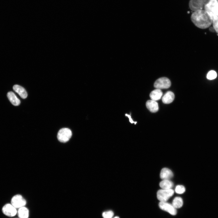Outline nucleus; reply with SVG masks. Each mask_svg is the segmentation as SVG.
Listing matches in <instances>:
<instances>
[{
  "label": "nucleus",
  "mask_w": 218,
  "mask_h": 218,
  "mask_svg": "<svg viewBox=\"0 0 218 218\" xmlns=\"http://www.w3.org/2000/svg\"><path fill=\"white\" fill-rule=\"evenodd\" d=\"M72 135V132L70 129L64 128L59 130L57 137L59 141L61 142L65 143L70 140Z\"/></svg>",
  "instance_id": "nucleus-3"
},
{
  "label": "nucleus",
  "mask_w": 218,
  "mask_h": 218,
  "mask_svg": "<svg viewBox=\"0 0 218 218\" xmlns=\"http://www.w3.org/2000/svg\"><path fill=\"white\" fill-rule=\"evenodd\" d=\"M174 191L172 189H160L157 193V197L160 202H166L173 194Z\"/></svg>",
  "instance_id": "nucleus-4"
},
{
  "label": "nucleus",
  "mask_w": 218,
  "mask_h": 218,
  "mask_svg": "<svg viewBox=\"0 0 218 218\" xmlns=\"http://www.w3.org/2000/svg\"><path fill=\"white\" fill-rule=\"evenodd\" d=\"M114 218H119L118 216H116V217H114Z\"/></svg>",
  "instance_id": "nucleus-26"
},
{
  "label": "nucleus",
  "mask_w": 218,
  "mask_h": 218,
  "mask_svg": "<svg viewBox=\"0 0 218 218\" xmlns=\"http://www.w3.org/2000/svg\"><path fill=\"white\" fill-rule=\"evenodd\" d=\"M203 5H205L208 4L210 0H201Z\"/></svg>",
  "instance_id": "nucleus-23"
},
{
  "label": "nucleus",
  "mask_w": 218,
  "mask_h": 218,
  "mask_svg": "<svg viewBox=\"0 0 218 218\" xmlns=\"http://www.w3.org/2000/svg\"><path fill=\"white\" fill-rule=\"evenodd\" d=\"M114 215L113 212L111 210L104 212L102 216L104 218H112Z\"/></svg>",
  "instance_id": "nucleus-21"
},
{
  "label": "nucleus",
  "mask_w": 218,
  "mask_h": 218,
  "mask_svg": "<svg viewBox=\"0 0 218 218\" xmlns=\"http://www.w3.org/2000/svg\"><path fill=\"white\" fill-rule=\"evenodd\" d=\"M18 216L19 218H28L29 211L26 207L23 206L19 208L18 211Z\"/></svg>",
  "instance_id": "nucleus-17"
},
{
  "label": "nucleus",
  "mask_w": 218,
  "mask_h": 218,
  "mask_svg": "<svg viewBox=\"0 0 218 218\" xmlns=\"http://www.w3.org/2000/svg\"><path fill=\"white\" fill-rule=\"evenodd\" d=\"M216 73L213 70H211L209 72L206 76L207 78L210 80L214 79L216 78Z\"/></svg>",
  "instance_id": "nucleus-19"
},
{
  "label": "nucleus",
  "mask_w": 218,
  "mask_h": 218,
  "mask_svg": "<svg viewBox=\"0 0 218 218\" xmlns=\"http://www.w3.org/2000/svg\"><path fill=\"white\" fill-rule=\"evenodd\" d=\"M204 8L212 21L218 18V3L216 0H210L208 4L204 5Z\"/></svg>",
  "instance_id": "nucleus-2"
},
{
  "label": "nucleus",
  "mask_w": 218,
  "mask_h": 218,
  "mask_svg": "<svg viewBox=\"0 0 218 218\" xmlns=\"http://www.w3.org/2000/svg\"><path fill=\"white\" fill-rule=\"evenodd\" d=\"M125 115H126V116H127L128 117V118H129L130 121L131 123H133L134 122L132 120V118H131V116H130V115H128V114H125Z\"/></svg>",
  "instance_id": "nucleus-24"
},
{
  "label": "nucleus",
  "mask_w": 218,
  "mask_h": 218,
  "mask_svg": "<svg viewBox=\"0 0 218 218\" xmlns=\"http://www.w3.org/2000/svg\"><path fill=\"white\" fill-rule=\"evenodd\" d=\"M2 212L5 215L9 216H14L16 214V208L11 204H6L2 208Z\"/></svg>",
  "instance_id": "nucleus-8"
},
{
  "label": "nucleus",
  "mask_w": 218,
  "mask_h": 218,
  "mask_svg": "<svg viewBox=\"0 0 218 218\" xmlns=\"http://www.w3.org/2000/svg\"><path fill=\"white\" fill-rule=\"evenodd\" d=\"M7 97L11 103L14 105L17 106L20 104V101L15 94L12 91H10L7 94Z\"/></svg>",
  "instance_id": "nucleus-14"
},
{
  "label": "nucleus",
  "mask_w": 218,
  "mask_h": 218,
  "mask_svg": "<svg viewBox=\"0 0 218 218\" xmlns=\"http://www.w3.org/2000/svg\"><path fill=\"white\" fill-rule=\"evenodd\" d=\"M210 31L213 32L214 31V30H215L213 28H210Z\"/></svg>",
  "instance_id": "nucleus-25"
},
{
  "label": "nucleus",
  "mask_w": 218,
  "mask_h": 218,
  "mask_svg": "<svg viewBox=\"0 0 218 218\" xmlns=\"http://www.w3.org/2000/svg\"><path fill=\"white\" fill-rule=\"evenodd\" d=\"M163 95V92L160 89H156L152 91L150 94V97L151 100L157 101L160 100Z\"/></svg>",
  "instance_id": "nucleus-15"
},
{
  "label": "nucleus",
  "mask_w": 218,
  "mask_h": 218,
  "mask_svg": "<svg viewBox=\"0 0 218 218\" xmlns=\"http://www.w3.org/2000/svg\"><path fill=\"white\" fill-rule=\"evenodd\" d=\"M159 185L162 189H169L173 187V183L169 180H163L160 182Z\"/></svg>",
  "instance_id": "nucleus-16"
},
{
  "label": "nucleus",
  "mask_w": 218,
  "mask_h": 218,
  "mask_svg": "<svg viewBox=\"0 0 218 218\" xmlns=\"http://www.w3.org/2000/svg\"><path fill=\"white\" fill-rule=\"evenodd\" d=\"M183 204L182 198L179 197H175L173 200L172 205L176 208H179L181 207Z\"/></svg>",
  "instance_id": "nucleus-18"
},
{
  "label": "nucleus",
  "mask_w": 218,
  "mask_h": 218,
  "mask_svg": "<svg viewBox=\"0 0 218 218\" xmlns=\"http://www.w3.org/2000/svg\"><path fill=\"white\" fill-rule=\"evenodd\" d=\"M11 203L16 208H19L24 206L26 202L21 195L17 194L13 197L11 200Z\"/></svg>",
  "instance_id": "nucleus-6"
},
{
  "label": "nucleus",
  "mask_w": 218,
  "mask_h": 218,
  "mask_svg": "<svg viewBox=\"0 0 218 218\" xmlns=\"http://www.w3.org/2000/svg\"><path fill=\"white\" fill-rule=\"evenodd\" d=\"M159 206L160 209L168 212L171 215H175L177 214L176 209L172 204L166 202H160Z\"/></svg>",
  "instance_id": "nucleus-7"
},
{
  "label": "nucleus",
  "mask_w": 218,
  "mask_h": 218,
  "mask_svg": "<svg viewBox=\"0 0 218 218\" xmlns=\"http://www.w3.org/2000/svg\"><path fill=\"white\" fill-rule=\"evenodd\" d=\"M191 19L196 26L201 29L208 28L212 23L211 17L205 10L195 11L191 15Z\"/></svg>",
  "instance_id": "nucleus-1"
},
{
  "label": "nucleus",
  "mask_w": 218,
  "mask_h": 218,
  "mask_svg": "<svg viewBox=\"0 0 218 218\" xmlns=\"http://www.w3.org/2000/svg\"><path fill=\"white\" fill-rule=\"evenodd\" d=\"M173 176V173L170 169L167 168H163L160 174V178L163 180H169Z\"/></svg>",
  "instance_id": "nucleus-10"
},
{
  "label": "nucleus",
  "mask_w": 218,
  "mask_h": 218,
  "mask_svg": "<svg viewBox=\"0 0 218 218\" xmlns=\"http://www.w3.org/2000/svg\"><path fill=\"white\" fill-rule=\"evenodd\" d=\"M175 192L178 194H182L185 191V188L182 185H177L175 189Z\"/></svg>",
  "instance_id": "nucleus-20"
},
{
  "label": "nucleus",
  "mask_w": 218,
  "mask_h": 218,
  "mask_svg": "<svg viewBox=\"0 0 218 218\" xmlns=\"http://www.w3.org/2000/svg\"><path fill=\"white\" fill-rule=\"evenodd\" d=\"M217 0V2H218V0Z\"/></svg>",
  "instance_id": "nucleus-27"
},
{
  "label": "nucleus",
  "mask_w": 218,
  "mask_h": 218,
  "mask_svg": "<svg viewBox=\"0 0 218 218\" xmlns=\"http://www.w3.org/2000/svg\"><path fill=\"white\" fill-rule=\"evenodd\" d=\"M174 93L171 91H167L163 96L162 101L165 104H169L172 102L174 98Z\"/></svg>",
  "instance_id": "nucleus-13"
},
{
  "label": "nucleus",
  "mask_w": 218,
  "mask_h": 218,
  "mask_svg": "<svg viewBox=\"0 0 218 218\" xmlns=\"http://www.w3.org/2000/svg\"><path fill=\"white\" fill-rule=\"evenodd\" d=\"M13 89L22 98L25 99L27 97L28 95L27 92L23 87L16 84L13 86Z\"/></svg>",
  "instance_id": "nucleus-12"
},
{
  "label": "nucleus",
  "mask_w": 218,
  "mask_h": 218,
  "mask_svg": "<svg viewBox=\"0 0 218 218\" xmlns=\"http://www.w3.org/2000/svg\"><path fill=\"white\" fill-rule=\"evenodd\" d=\"M203 5L201 0H190L189 2L190 8L194 12L202 10Z\"/></svg>",
  "instance_id": "nucleus-9"
},
{
  "label": "nucleus",
  "mask_w": 218,
  "mask_h": 218,
  "mask_svg": "<svg viewBox=\"0 0 218 218\" xmlns=\"http://www.w3.org/2000/svg\"><path fill=\"white\" fill-rule=\"evenodd\" d=\"M213 28L215 31L218 34V18L212 21Z\"/></svg>",
  "instance_id": "nucleus-22"
},
{
  "label": "nucleus",
  "mask_w": 218,
  "mask_h": 218,
  "mask_svg": "<svg viewBox=\"0 0 218 218\" xmlns=\"http://www.w3.org/2000/svg\"><path fill=\"white\" fill-rule=\"evenodd\" d=\"M146 106L147 108L153 113L157 112L159 110L158 104L157 102L154 101H147L146 103Z\"/></svg>",
  "instance_id": "nucleus-11"
},
{
  "label": "nucleus",
  "mask_w": 218,
  "mask_h": 218,
  "mask_svg": "<svg viewBox=\"0 0 218 218\" xmlns=\"http://www.w3.org/2000/svg\"><path fill=\"white\" fill-rule=\"evenodd\" d=\"M170 80L165 77H161L156 80L154 84V87L156 89H164L169 88L171 86Z\"/></svg>",
  "instance_id": "nucleus-5"
}]
</instances>
